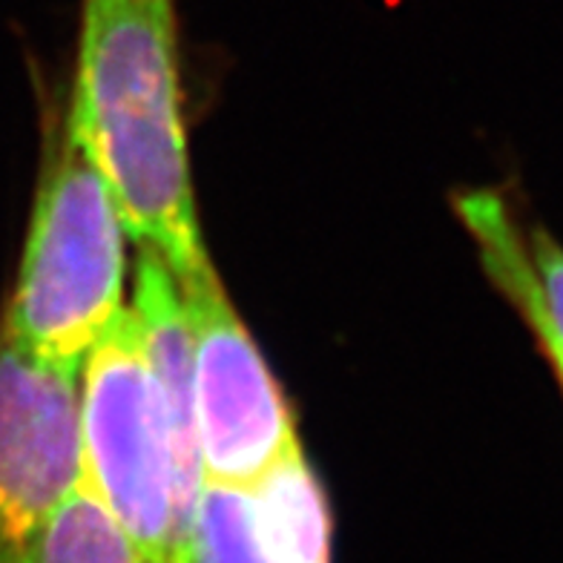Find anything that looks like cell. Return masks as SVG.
<instances>
[{"label": "cell", "instance_id": "cell-5", "mask_svg": "<svg viewBox=\"0 0 563 563\" xmlns=\"http://www.w3.org/2000/svg\"><path fill=\"white\" fill-rule=\"evenodd\" d=\"M78 374L37 360L0 325V563H32L81 483Z\"/></svg>", "mask_w": 563, "mask_h": 563}, {"label": "cell", "instance_id": "cell-10", "mask_svg": "<svg viewBox=\"0 0 563 563\" xmlns=\"http://www.w3.org/2000/svg\"><path fill=\"white\" fill-rule=\"evenodd\" d=\"M543 356H547L549 365H552V371H555L558 386H561V391H563V349H549V351H543Z\"/></svg>", "mask_w": 563, "mask_h": 563}, {"label": "cell", "instance_id": "cell-2", "mask_svg": "<svg viewBox=\"0 0 563 563\" xmlns=\"http://www.w3.org/2000/svg\"><path fill=\"white\" fill-rule=\"evenodd\" d=\"M124 236L110 181L67 124L46 158L3 328L37 360L81 374L124 311Z\"/></svg>", "mask_w": 563, "mask_h": 563}, {"label": "cell", "instance_id": "cell-7", "mask_svg": "<svg viewBox=\"0 0 563 563\" xmlns=\"http://www.w3.org/2000/svg\"><path fill=\"white\" fill-rule=\"evenodd\" d=\"M271 563H334V520L302 445L282 454L247 486Z\"/></svg>", "mask_w": 563, "mask_h": 563}, {"label": "cell", "instance_id": "cell-4", "mask_svg": "<svg viewBox=\"0 0 563 563\" xmlns=\"http://www.w3.org/2000/svg\"><path fill=\"white\" fill-rule=\"evenodd\" d=\"M190 345L205 483L253 486L299 438L288 402L210 260L178 274Z\"/></svg>", "mask_w": 563, "mask_h": 563}, {"label": "cell", "instance_id": "cell-8", "mask_svg": "<svg viewBox=\"0 0 563 563\" xmlns=\"http://www.w3.org/2000/svg\"><path fill=\"white\" fill-rule=\"evenodd\" d=\"M178 563H271L247 486H201Z\"/></svg>", "mask_w": 563, "mask_h": 563}, {"label": "cell", "instance_id": "cell-1", "mask_svg": "<svg viewBox=\"0 0 563 563\" xmlns=\"http://www.w3.org/2000/svg\"><path fill=\"white\" fill-rule=\"evenodd\" d=\"M67 124L110 181L126 233L176 276L208 260L187 164L176 0H81Z\"/></svg>", "mask_w": 563, "mask_h": 563}, {"label": "cell", "instance_id": "cell-6", "mask_svg": "<svg viewBox=\"0 0 563 563\" xmlns=\"http://www.w3.org/2000/svg\"><path fill=\"white\" fill-rule=\"evenodd\" d=\"M133 313L139 319L141 345L162 402L164 429L170 443L173 489L181 527H190L196 500L205 486L199 429L194 397V345L176 274L156 247L141 245L135 262Z\"/></svg>", "mask_w": 563, "mask_h": 563}, {"label": "cell", "instance_id": "cell-9", "mask_svg": "<svg viewBox=\"0 0 563 563\" xmlns=\"http://www.w3.org/2000/svg\"><path fill=\"white\" fill-rule=\"evenodd\" d=\"M32 563H141L112 511L78 483L46 523Z\"/></svg>", "mask_w": 563, "mask_h": 563}, {"label": "cell", "instance_id": "cell-3", "mask_svg": "<svg viewBox=\"0 0 563 563\" xmlns=\"http://www.w3.org/2000/svg\"><path fill=\"white\" fill-rule=\"evenodd\" d=\"M81 371V483L119 520L141 563H178L185 527L176 509L170 443L133 308L107 325Z\"/></svg>", "mask_w": 563, "mask_h": 563}]
</instances>
